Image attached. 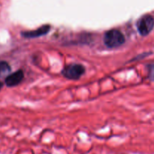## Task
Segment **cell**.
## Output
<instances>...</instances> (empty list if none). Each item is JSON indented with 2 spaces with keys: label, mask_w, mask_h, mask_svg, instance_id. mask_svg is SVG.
Returning a JSON list of instances; mask_svg holds the SVG:
<instances>
[{
  "label": "cell",
  "mask_w": 154,
  "mask_h": 154,
  "mask_svg": "<svg viewBox=\"0 0 154 154\" xmlns=\"http://www.w3.org/2000/svg\"><path fill=\"white\" fill-rule=\"evenodd\" d=\"M105 45L109 48H116L122 46L126 42L123 33L117 29H111L104 35Z\"/></svg>",
  "instance_id": "6da1fadb"
},
{
  "label": "cell",
  "mask_w": 154,
  "mask_h": 154,
  "mask_svg": "<svg viewBox=\"0 0 154 154\" xmlns=\"http://www.w3.org/2000/svg\"><path fill=\"white\" fill-rule=\"evenodd\" d=\"M85 72V68L81 64H70L65 66L62 70V75L69 80H78Z\"/></svg>",
  "instance_id": "7a4b0ae2"
},
{
  "label": "cell",
  "mask_w": 154,
  "mask_h": 154,
  "mask_svg": "<svg viewBox=\"0 0 154 154\" xmlns=\"http://www.w3.org/2000/svg\"><path fill=\"white\" fill-rule=\"evenodd\" d=\"M154 28V18L150 15H144L137 22V29L139 34L146 36L150 34Z\"/></svg>",
  "instance_id": "3957f363"
},
{
  "label": "cell",
  "mask_w": 154,
  "mask_h": 154,
  "mask_svg": "<svg viewBox=\"0 0 154 154\" xmlns=\"http://www.w3.org/2000/svg\"><path fill=\"white\" fill-rule=\"evenodd\" d=\"M24 74L22 70H18L14 73L10 74L7 78L5 79V83L6 86L9 87H13L17 86L20 84L23 80Z\"/></svg>",
  "instance_id": "277c9868"
},
{
  "label": "cell",
  "mask_w": 154,
  "mask_h": 154,
  "mask_svg": "<svg viewBox=\"0 0 154 154\" xmlns=\"http://www.w3.org/2000/svg\"><path fill=\"white\" fill-rule=\"evenodd\" d=\"M50 29H51V26H50L49 25H45L42 26L40 28L37 29L32 30V31L22 32H21V35H22L23 37L24 38H38L48 34V33L49 32Z\"/></svg>",
  "instance_id": "5b68a950"
},
{
  "label": "cell",
  "mask_w": 154,
  "mask_h": 154,
  "mask_svg": "<svg viewBox=\"0 0 154 154\" xmlns=\"http://www.w3.org/2000/svg\"><path fill=\"white\" fill-rule=\"evenodd\" d=\"M11 71L10 65L5 61L0 62V78H7Z\"/></svg>",
  "instance_id": "8992f818"
},
{
  "label": "cell",
  "mask_w": 154,
  "mask_h": 154,
  "mask_svg": "<svg viewBox=\"0 0 154 154\" xmlns=\"http://www.w3.org/2000/svg\"><path fill=\"white\" fill-rule=\"evenodd\" d=\"M148 73L150 79L154 81V65L148 66Z\"/></svg>",
  "instance_id": "52a82bcc"
},
{
  "label": "cell",
  "mask_w": 154,
  "mask_h": 154,
  "mask_svg": "<svg viewBox=\"0 0 154 154\" xmlns=\"http://www.w3.org/2000/svg\"><path fill=\"white\" fill-rule=\"evenodd\" d=\"M2 87H3V84L1 82V81H0V90H1V89L2 88Z\"/></svg>",
  "instance_id": "ba28073f"
}]
</instances>
